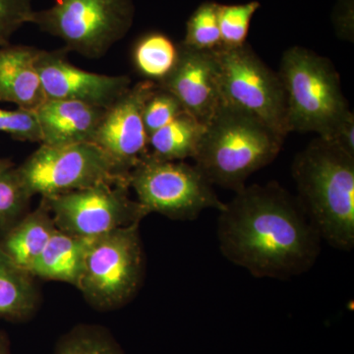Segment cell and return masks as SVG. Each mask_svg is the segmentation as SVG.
Listing matches in <instances>:
<instances>
[{"mask_svg":"<svg viewBox=\"0 0 354 354\" xmlns=\"http://www.w3.org/2000/svg\"><path fill=\"white\" fill-rule=\"evenodd\" d=\"M223 257L255 278L288 279L308 272L321 252L318 232L297 197L276 181L245 186L218 212Z\"/></svg>","mask_w":354,"mask_h":354,"instance_id":"obj_1","label":"cell"},{"mask_svg":"<svg viewBox=\"0 0 354 354\" xmlns=\"http://www.w3.org/2000/svg\"><path fill=\"white\" fill-rule=\"evenodd\" d=\"M292 177L310 223L337 250L354 247V157L327 140H313L295 156Z\"/></svg>","mask_w":354,"mask_h":354,"instance_id":"obj_2","label":"cell"},{"mask_svg":"<svg viewBox=\"0 0 354 354\" xmlns=\"http://www.w3.org/2000/svg\"><path fill=\"white\" fill-rule=\"evenodd\" d=\"M285 139L251 114L221 102L193 160L213 185L236 193L249 177L274 162Z\"/></svg>","mask_w":354,"mask_h":354,"instance_id":"obj_3","label":"cell"},{"mask_svg":"<svg viewBox=\"0 0 354 354\" xmlns=\"http://www.w3.org/2000/svg\"><path fill=\"white\" fill-rule=\"evenodd\" d=\"M286 100L288 133L315 132L330 140L351 111L329 58L302 46L283 53L278 72Z\"/></svg>","mask_w":354,"mask_h":354,"instance_id":"obj_4","label":"cell"},{"mask_svg":"<svg viewBox=\"0 0 354 354\" xmlns=\"http://www.w3.org/2000/svg\"><path fill=\"white\" fill-rule=\"evenodd\" d=\"M139 227L133 223L93 239L77 288L94 308H120L138 292L145 272Z\"/></svg>","mask_w":354,"mask_h":354,"instance_id":"obj_5","label":"cell"},{"mask_svg":"<svg viewBox=\"0 0 354 354\" xmlns=\"http://www.w3.org/2000/svg\"><path fill=\"white\" fill-rule=\"evenodd\" d=\"M134 13L132 0H57L35 10L31 24L62 39L68 53L100 58L127 36Z\"/></svg>","mask_w":354,"mask_h":354,"instance_id":"obj_6","label":"cell"},{"mask_svg":"<svg viewBox=\"0 0 354 354\" xmlns=\"http://www.w3.org/2000/svg\"><path fill=\"white\" fill-rule=\"evenodd\" d=\"M17 171L32 197L50 198L101 183L129 184V174L94 143L41 144Z\"/></svg>","mask_w":354,"mask_h":354,"instance_id":"obj_7","label":"cell"},{"mask_svg":"<svg viewBox=\"0 0 354 354\" xmlns=\"http://www.w3.org/2000/svg\"><path fill=\"white\" fill-rule=\"evenodd\" d=\"M213 184L196 165L147 156L129 174V187L149 214L174 221H194L205 209L223 211Z\"/></svg>","mask_w":354,"mask_h":354,"instance_id":"obj_8","label":"cell"},{"mask_svg":"<svg viewBox=\"0 0 354 354\" xmlns=\"http://www.w3.org/2000/svg\"><path fill=\"white\" fill-rule=\"evenodd\" d=\"M221 102L251 114L286 138V100L278 72H274L245 44L215 50Z\"/></svg>","mask_w":354,"mask_h":354,"instance_id":"obj_9","label":"cell"},{"mask_svg":"<svg viewBox=\"0 0 354 354\" xmlns=\"http://www.w3.org/2000/svg\"><path fill=\"white\" fill-rule=\"evenodd\" d=\"M129 190L127 183H101L44 199L57 230L95 239L140 223L149 215L137 200L131 199Z\"/></svg>","mask_w":354,"mask_h":354,"instance_id":"obj_10","label":"cell"},{"mask_svg":"<svg viewBox=\"0 0 354 354\" xmlns=\"http://www.w3.org/2000/svg\"><path fill=\"white\" fill-rule=\"evenodd\" d=\"M158 83L140 81L104 111L93 143L99 146L121 171L130 174L149 155V135L143 120L144 106Z\"/></svg>","mask_w":354,"mask_h":354,"instance_id":"obj_11","label":"cell"},{"mask_svg":"<svg viewBox=\"0 0 354 354\" xmlns=\"http://www.w3.org/2000/svg\"><path fill=\"white\" fill-rule=\"evenodd\" d=\"M67 51L41 50L37 69L46 100H67L108 109L131 87L127 75L93 73L70 64Z\"/></svg>","mask_w":354,"mask_h":354,"instance_id":"obj_12","label":"cell"},{"mask_svg":"<svg viewBox=\"0 0 354 354\" xmlns=\"http://www.w3.org/2000/svg\"><path fill=\"white\" fill-rule=\"evenodd\" d=\"M158 85L174 95L184 111L206 125L221 104L215 50H197L179 44L176 65Z\"/></svg>","mask_w":354,"mask_h":354,"instance_id":"obj_13","label":"cell"},{"mask_svg":"<svg viewBox=\"0 0 354 354\" xmlns=\"http://www.w3.org/2000/svg\"><path fill=\"white\" fill-rule=\"evenodd\" d=\"M106 109L67 100H46L35 111L41 144L65 146L93 143Z\"/></svg>","mask_w":354,"mask_h":354,"instance_id":"obj_14","label":"cell"},{"mask_svg":"<svg viewBox=\"0 0 354 354\" xmlns=\"http://www.w3.org/2000/svg\"><path fill=\"white\" fill-rule=\"evenodd\" d=\"M41 51L23 44L0 46V102L35 111L46 101L37 69Z\"/></svg>","mask_w":354,"mask_h":354,"instance_id":"obj_15","label":"cell"},{"mask_svg":"<svg viewBox=\"0 0 354 354\" xmlns=\"http://www.w3.org/2000/svg\"><path fill=\"white\" fill-rule=\"evenodd\" d=\"M93 239L55 230L28 272L35 279L62 281L78 288Z\"/></svg>","mask_w":354,"mask_h":354,"instance_id":"obj_16","label":"cell"},{"mask_svg":"<svg viewBox=\"0 0 354 354\" xmlns=\"http://www.w3.org/2000/svg\"><path fill=\"white\" fill-rule=\"evenodd\" d=\"M57 230L50 207L41 198L39 206L0 239V250L14 265L28 272Z\"/></svg>","mask_w":354,"mask_h":354,"instance_id":"obj_17","label":"cell"},{"mask_svg":"<svg viewBox=\"0 0 354 354\" xmlns=\"http://www.w3.org/2000/svg\"><path fill=\"white\" fill-rule=\"evenodd\" d=\"M38 306L35 279L0 250V318L13 322L28 320Z\"/></svg>","mask_w":354,"mask_h":354,"instance_id":"obj_18","label":"cell"},{"mask_svg":"<svg viewBox=\"0 0 354 354\" xmlns=\"http://www.w3.org/2000/svg\"><path fill=\"white\" fill-rule=\"evenodd\" d=\"M206 125L187 111L149 136V156L160 160L181 162L194 158Z\"/></svg>","mask_w":354,"mask_h":354,"instance_id":"obj_19","label":"cell"},{"mask_svg":"<svg viewBox=\"0 0 354 354\" xmlns=\"http://www.w3.org/2000/svg\"><path fill=\"white\" fill-rule=\"evenodd\" d=\"M32 196L17 167L8 158L0 160V239L30 211Z\"/></svg>","mask_w":354,"mask_h":354,"instance_id":"obj_20","label":"cell"},{"mask_svg":"<svg viewBox=\"0 0 354 354\" xmlns=\"http://www.w3.org/2000/svg\"><path fill=\"white\" fill-rule=\"evenodd\" d=\"M178 46L160 32L147 35L135 46L133 60L138 72L146 80L158 82L176 64Z\"/></svg>","mask_w":354,"mask_h":354,"instance_id":"obj_21","label":"cell"},{"mask_svg":"<svg viewBox=\"0 0 354 354\" xmlns=\"http://www.w3.org/2000/svg\"><path fill=\"white\" fill-rule=\"evenodd\" d=\"M55 354H125L113 335L97 325H79L58 339Z\"/></svg>","mask_w":354,"mask_h":354,"instance_id":"obj_22","label":"cell"},{"mask_svg":"<svg viewBox=\"0 0 354 354\" xmlns=\"http://www.w3.org/2000/svg\"><path fill=\"white\" fill-rule=\"evenodd\" d=\"M218 6L206 2L198 7L188 20L181 44L197 50L213 51L221 48Z\"/></svg>","mask_w":354,"mask_h":354,"instance_id":"obj_23","label":"cell"},{"mask_svg":"<svg viewBox=\"0 0 354 354\" xmlns=\"http://www.w3.org/2000/svg\"><path fill=\"white\" fill-rule=\"evenodd\" d=\"M257 1L235 6H218L221 48H239L246 44L251 20L259 9Z\"/></svg>","mask_w":354,"mask_h":354,"instance_id":"obj_24","label":"cell"},{"mask_svg":"<svg viewBox=\"0 0 354 354\" xmlns=\"http://www.w3.org/2000/svg\"><path fill=\"white\" fill-rule=\"evenodd\" d=\"M183 111H185L176 97L158 85L144 106V125L149 136L169 124Z\"/></svg>","mask_w":354,"mask_h":354,"instance_id":"obj_25","label":"cell"},{"mask_svg":"<svg viewBox=\"0 0 354 354\" xmlns=\"http://www.w3.org/2000/svg\"><path fill=\"white\" fill-rule=\"evenodd\" d=\"M0 132L21 142L41 143V136L35 111L0 108Z\"/></svg>","mask_w":354,"mask_h":354,"instance_id":"obj_26","label":"cell"},{"mask_svg":"<svg viewBox=\"0 0 354 354\" xmlns=\"http://www.w3.org/2000/svg\"><path fill=\"white\" fill-rule=\"evenodd\" d=\"M32 0H0V46L10 44L13 35L32 23Z\"/></svg>","mask_w":354,"mask_h":354,"instance_id":"obj_27","label":"cell"},{"mask_svg":"<svg viewBox=\"0 0 354 354\" xmlns=\"http://www.w3.org/2000/svg\"><path fill=\"white\" fill-rule=\"evenodd\" d=\"M327 141L334 144L351 157H354V114L353 111H351L346 114V118L335 129L332 138Z\"/></svg>","mask_w":354,"mask_h":354,"instance_id":"obj_28","label":"cell"},{"mask_svg":"<svg viewBox=\"0 0 354 354\" xmlns=\"http://www.w3.org/2000/svg\"><path fill=\"white\" fill-rule=\"evenodd\" d=\"M0 354H12L10 339L6 333L2 330H0Z\"/></svg>","mask_w":354,"mask_h":354,"instance_id":"obj_29","label":"cell"},{"mask_svg":"<svg viewBox=\"0 0 354 354\" xmlns=\"http://www.w3.org/2000/svg\"><path fill=\"white\" fill-rule=\"evenodd\" d=\"M1 158H0V160H1Z\"/></svg>","mask_w":354,"mask_h":354,"instance_id":"obj_30","label":"cell"}]
</instances>
